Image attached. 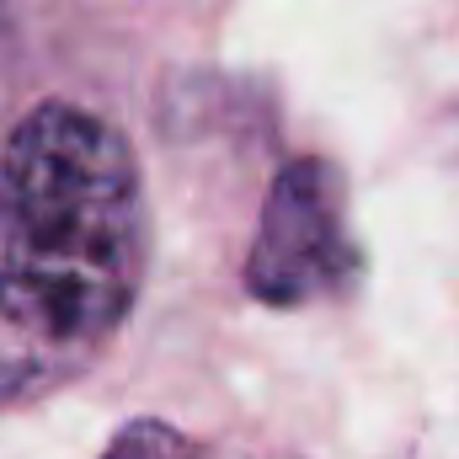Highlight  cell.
I'll return each mask as SVG.
<instances>
[{"mask_svg":"<svg viewBox=\"0 0 459 459\" xmlns=\"http://www.w3.org/2000/svg\"><path fill=\"white\" fill-rule=\"evenodd\" d=\"M0 273L91 358L144 273V193L113 123L70 102L22 117L0 155Z\"/></svg>","mask_w":459,"mask_h":459,"instance_id":"1","label":"cell"},{"mask_svg":"<svg viewBox=\"0 0 459 459\" xmlns=\"http://www.w3.org/2000/svg\"><path fill=\"white\" fill-rule=\"evenodd\" d=\"M86 358L54 332V321L0 273V406L59 385Z\"/></svg>","mask_w":459,"mask_h":459,"instance_id":"3","label":"cell"},{"mask_svg":"<svg viewBox=\"0 0 459 459\" xmlns=\"http://www.w3.org/2000/svg\"><path fill=\"white\" fill-rule=\"evenodd\" d=\"M102 459H204V449L193 438H182L177 428L144 417V422H128Z\"/></svg>","mask_w":459,"mask_h":459,"instance_id":"4","label":"cell"},{"mask_svg":"<svg viewBox=\"0 0 459 459\" xmlns=\"http://www.w3.org/2000/svg\"><path fill=\"white\" fill-rule=\"evenodd\" d=\"M204 459H240V455H209V449H204Z\"/></svg>","mask_w":459,"mask_h":459,"instance_id":"5","label":"cell"},{"mask_svg":"<svg viewBox=\"0 0 459 459\" xmlns=\"http://www.w3.org/2000/svg\"><path fill=\"white\" fill-rule=\"evenodd\" d=\"M358 273L342 220V182L326 160H289L262 204V225L246 251V289L262 305H316Z\"/></svg>","mask_w":459,"mask_h":459,"instance_id":"2","label":"cell"}]
</instances>
